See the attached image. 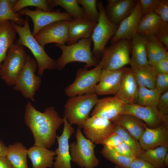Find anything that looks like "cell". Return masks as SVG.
<instances>
[{"instance_id": "19", "label": "cell", "mask_w": 168, "mask_h": 168, "mask_svg": "<svg viewBox=\"0 0 168 168\" xmlns=\"http://www.w3.org/2000/svg\"><path fill=\"white\" fill-rule=\"evenodd\" d=\"M124 102L114 96L99 99L91 114L112 122L121 114Z\"/></svg>"}, {"instance_id": "31", "label": "cell", "mask_w": 168, "mask_h": 168, "mask_svg": "<svg viewBox=\"0 0 168 168\" xmlns=\"http://www.w3.org/2000/svg\"><path fill=\"white\" fill-rule=\"evenodd\" d=\"M17 0H0V22L9 21L16 25L23 26L25 19L15 12L13 7Z\"/></svg>"}, {"instance_id": "25", "label": "cell", "mask_w": 168, "mask_h": 168, "mask_svg": "<svg viewBox=\"0 0 168 168\" xmlns=\"http://www.w3.org/2000/svg\"><path fill=\"white\" fill-rule=\"evenodd\" d=\"M112 122L124 128L138 141L145 129V123L129 114H120Z\"/></svg>"}, {"instance_id": "11", "label": "cell", "mask_w": 168, "mask_h": 168, "mask_svg": "<svg viewBox=\"0 0 168 168\" xmlns=\"http://www.w3.org/2000/svg\"><path fill=\"white\" fill-rule=\"evenodd\" d=\"M121 114L133 115L144 121L150 128H156L163 124L168 125V115L160 113L156 107L144 106L137 103L125 104Z\"/></svg>"}, {"instance_id": "41", "label": "cell", "mask_w": 168, "mask_h": 168, "mask_svg": "<svg viewBox=\"0 0 168 168\" xmlns=\"http://www.w3.org/2000/svg\"><path fill=\"white\" fill-rule=\"evenodd\" d=\"M154 12L160 17L162 22L168 23V0H160Z\"/></svg>"}, {"instance_id": "13", "label": "cell", "mask_w": 168, "mask_h": 168, "mask_svg": "<svg viewBox=\"0 0 168 168\" xmlns=\"http://www.w3.org/2000/svg\"><path fill=\"white\" fill-rule=\"evenodd\" d=\"M18 13L30 18L33 24L32 33L34 37L40 30L48 25L59 21H70L72 19L67 13L57 10L46 12L38 8L35 10L25 8L20 10Z\"/></svg>"}, {"instance_id": "35", "label": "cell", "mask_w": 168, "mask_h": 168, "mask_svg": "<svg viewBox=\"0 0 168 168\" xmlns=\"http://www.w3.org/2000/svg\"><path fill=\"white\" fill-rule=\"evenodd\" d=\"M100 153L104 157L109 161L120 167L124 168H129L133 161L136 158L124 156L105 145H103Z\"/></svg>"}, {"instance_id": "51", "label": "cell", "mask_w": 168, "mask_h": 168, "mask_svg": "<svg viewBox=\"0 0 168 168\" xmlns=\"http://www.w3.org/2000/svg\"><path fill=\"white\" fill-rule=\"evenodd\" d=\"M124 168L122 167H119V168Z\"/></svg>"}, {"instance_id": "30", "label": "cell", "mask_w": 168, "mask_h": 168, "mask_svg": "<svg viewBox=\"0 0 168 168\" xmlns=\"http://www.w3.org/2000/svg\"><path fill=\"white\" fill-rule=\"evenodd\" d=\"M131 69L139 86L149 89L155 88L157 73L153 67L149 64L137 69Z\"/></svg>"}, {"instance_id": "18", "label": "cell", "mask_w": 168, "mask_h": 168, "mask_svg": "<svg viewBox=\"0 0 168 168\" xmlns=\"http://www.w3.org/2000/svg\"><path fill=\"white\" fill-rule=\"evenodd\" d=\"M142 16L140 4L139 0H138L133 12L119 24L115 33L110 39L111 43L120 39L131 40L136 33Z\"/></svg>"}, {"instance_id": "4", "label": "cell", "mask_w": 168, "mask_h": 168, "mask_svg": "<svg viewBox=\"0 0 168 168\" xmlns=\"http://www.w3.org/2000/svg\"><path fill=\"white\" fill-rule=\"evenodd\" d=\"M96 93L86 94L70 97L65 105L64 115L71 124L83 128L90 112L99 100Z\"/></svg>"}, {"instance_id": "44", "label": "cell", "mask_w": 168, "mask_h": 168, "mask_svg": "<svg viewBox=\"0 0 168 168\" xmlns=\"http://www.w3.org/2000/svg\"><path fill=\"white\" fill-rule=\"evenodd\" d=\"M156 107L160 113L168 115V91L161 94Z\"/></svg>"}, {"instance_id": "5", "label": "cell", "mask_w": 168, "mask_h": 168, "mask_svg": "<svg viewBox=\"0 0 168 168\" xmlns=\"http://www.w3.org/2000/svg\"><path fill=\"white\" fill-rule=\"evenodd\" d=\"M99 16L91 38L93 44L92 51L97 59L102 56L106 45L115 33L119 25L111 22L108 18L102 2L97 1Z\"/></svg>"}, {"instance_id": "2", "label": "cell", "mask_w": 168, "mask_h": 168, "mask_svg": "<svg viewBox=\"0 0 168 168\" xmlns=\"http://www.w3.org/2000/svg\"><path fill=\"white\" fill-rule=\"evenodd\" d=\"M92 42L91 37L82 39L70 45L55 44L62 51V54L56 61V68L63 70L66 65L71 62H78L85 64L84 68L96 66L99 61L93 55L91 47Z\"/></svg>"}, {"instance_id": "26", "label": "cell", "mask_w": 168, "mask_h": 168, "mask_svg": "<svg viewBox=\"0 0 168 168\" xmlns=\"http://www.w3.org/2000/svg\"><path fill=\"white\" fill-rule=\"evenodd\" d=\"M16 33L12 21L0 22V68L9 49L14 44Z\"/></svg>"}, {"instance_id": "37", "label": "cell", "mask_w": 168, "mask_h": 168, "mask_svg": "<svg viewBox=\"0 0 168 168\" xmlns=\"http://www.w3.org/2000/svg\"><path fill=\"white\" fill-rule=\"evenodd\" d=\"M34 6L37 8L46 12L51 11L49 3V0H19L13 7L14 11L17 12L25 7Z\"/></svg>"}, {"instance_id": "36", "label": "cell", "mask_w": 168, "mask_h": 168, "mask_svg": "<svg viewBox=\"0 0 168 168\" xmlns=\"http://www.w3.org/2000/svg\"><path fill=\"white\" fill-rule=\"evenodd\" d=\"M114 132L121 137L123 142L133 150L138 157L142 152L139 141L126 130L118 125L114 124Z\"/></svg>"}, {"instance_id": "50", "label": "cell", "mask_w": 168, "mask_h": 168, "mask_svg": "<svg viewBox=\"0 0 168 168\" xmlns=\"http://www.w3.org/2000/svg\"><path fill=\"white\" fill-rule=\"evenodd\" d=\"M164 165L165 168H167L168 167V153L165 155L164 160Z\"/></svg>"}, {"instance_id": "49", "label": "cell", "mask_w": 168, "mask_h": 168, "mask_svg": "<svg viewBox=\"0 0 168 168\" xmlns=\"http://www.w3.org/2000/svg\"><path fill=\"white\" fill-rule=\"evenodd\" d=\"M7 147L0 139V156H6Z\"/></svg>"}, {"instance_id": "46", "label": "cell", "mask_w": 168, "mask_h": 168, "mask_svg": "<svg viewBox=\"0 0 168 168\" xmlns=\"http://www.w3.org/2000/svg\"><path fill=\"white\" fill-rule=\"evenodd\" d=\"M123 142V140L120 136L114 133L106 140L103 145L113 147L117 146Z\"/></svg>"}, {"instance_id": "17", "label": "cell", "mask_w": 168, "mask_h": 168, "mask_svg": "<svg viewBox=\"0 0 168 168\" xmlns=\"http://www.w3.org/2000/svg\"><path fill=\"white\" fill-rule=\"evenodd\" d=\"M126 67L115 70H102L99 83L96 88L99 95H113L118 91Z\"/></svg>"}, {"instance_id": "28", "label": "cell", "mask_w": 168, "mask_h": 168, "mask_svg": "<svg viewBox=\"0 0 168 168\" xmlns=\"http://www.w3.org/2000/svg\"><path fill=\"white\" fill-rule=\"evenodd\" d=\"M27 150L22 143L17 142L7 147L6 157L14 168H28Z\"/></svg>"}, {"instance_id": "48", "label": "cell", "mask_w": 168, "mask_h": 168, "mask_svg": "<svg viewBox=\"0 0 168 168\" xmlns=\"http://www.w3.org/2000/svg\"><path fill=\"white\" fill-rule=\"evenodd\" d=\"M0 168H14L6 156H0Z\"/></svg>"}, {"instance_id": "24", "label": "cell", "mask_w": 168, "mask_h": 168, "mask_svg": "<svg viewBox=\"0 0 168 168\" xmlns=\"http://www.w3.org/2000/svg\"><path fill=\"white\" fill-rule=\"evenodd\" d=\"M55 152L45 147L34 145L28 149L27 156L32 168H51L53 166Z\"/></svg>"}, {"instance_id": "32", "label": "cell", "mask_w": 168, "mask_h": 168, "mask_svg": "<svg viewBox=\"0 0 168 168\" xmlns=\"http://www.w3.org/2000/svg\"><path fill=\"white\" fill-rule=\"evenodd\" d=\"M168 150V147L160 146L143 151L138 158L148 162L157 168H165L164 160Z\"/></svg>"}, {"instance_id": "10", "label": "cell", "mask_w": 168, "mask_h": 168, "mask_svg": "<svg viewBox=\"0 0 168 168\" xmlns=\"http://www.w3.org/2000/svg\"><path fill=\"white\" fill-rule=\"evenodd\" d=\"M27 55L23 46L16 43L9 49L0 68V76L9 86L14 85L16 78L23 67Z\"/></svg>"}, {"instance_id": "40", "label": "cell", "mask_w": 168, "mask_h": 168, "mask_svg": "<svg viewBox=\"0 0 168 168\" xmlns=\"http://www.w3.org/2000/svg\"><path fill=\"white\" fill-rule=\"evenodd\" d=\"M155 88L161 94L168 91V74H157Z\"/></svg>"}, {"instance_id": "22", "label": "cell", "mask_w": 168, "mask_h": 168, "mask_svg": "<svg viewBox=\"0 0 168 168\" xmlns=\"http://www.w3.org/2000/svg\"><path fill=\"white\" fill-rule=\"evenodd\" d=\"M139 86L131 68L126 67L119 89L114 96L125 104L137 103Z\"/></svg>"}, {"instance_id": "39", "label": "cell", "mask_w": 168, "mask_h": 168, "mask_svg": "<svg viewBox=\"0 0 168 168\" xmlns=\"http://www.w3.org/2000/svg\"><path fill=\"white\" fill-rule=\"evenodd\" d=\"M154 37L168 49V23L161 21L160 27Z\"/></svg>"}, {"instance_id": "38", "label": "cell", "mask_w": 168, "mask_h": 168, "mask_svg": "<svg viewBox=\"0 0 168 168\" xmlns=\"http://www.w3.org/2000/svg\"><path fill=\"white\" fill-rule=\"evenodd\" d=\"M79 4L82 6L85 16L90 21L97 22L99 13L97 8V0H77Z\"/></svg>"}, {"instance_id": "45", "label": "cell", "mask_w": 168, "mask_h": 168, "mask_svg": "<svg viewBox=\"0 0 168 168\" xmlns=\"http://www.w3.org/2000/svg\"><path fill=\"white\" fill-rule=\"evenodd\" d=\"M153 67L157 74H168V57L157 62Z\"/></svg>"}, {"instance_id": "34", "label": "cell", "mask_w": 168, "mask_h": 168, "mask_svg": "<svg viewBox=\"0 0 168 168\" xmlns=\"http://www.w3.org/2000/svg\"><path fill=\"white\" fill-rule=\"evenodd\" d=\"M160 95L155 88L139 86L137 104L144 106L156 107Z\"/></svg>"}, {"instance_id": "20", "label": "cell", "mask_w": 168, "mask_h": 168, "mask_svg": "<svg viewBox=\"0 0 168 168\" xmlns=\"http://www.w3.org/2000/svg\"><path fill=\"white\" fill-rule=\"evenodd\" d=\"M97 22L92 21L85 16L72 19L68 25V45L74 44L80 38L86 39L91 37Z\"/></svg>"}, {"instance_id": "21", "label": "cell", "mask_w": 168, "mask_h": 168, "mask_svg": "<svg viewBox=\"0 0 168 168\" xmlns=\"http://www.w3.org/2000/svg\"><path fill=\"white\" fill-rule=\"evenodd\" d=\"M138 0H107L106 14L112 22L119 25L134 9Z\"/></svg>"}, {"instance_id": "1", "label": "cell", "mask_w": 168, "mask_h": 168, "mask_svg": "<svg viewBox=\"0 0 168 168\" xmlns=\"http://www.w3.org/2000/svg\"><path fill=\"white\" fill-rule=\"evenodd\" d=\"M24 118L33 134L34 145L51 148L56 139L57 130L64 123L63 118L58 115L54 107H47L41 112L29 101L26 106Z\"/></svg>"}, {"instance_id": "8", "label": "cell", "mask_w": 168, "mask_h": 168, "mask_svg": "<svg viewBox=\"0 0 168 168\" xmlns=\"http://www.w3.org/2000/svg\"><path fill=\"white\" fill-rule=\"evenodd\" d=\"M38 65L36 61L27 55L25 64L17 76L13 88L23 96L35 101V92L41 84L40 77L35 74Z\"/></svg>"}, {"instance_id": "23", "label": "cell", "mask_w": 168, "mask_h": 168, "mask_svg": "<svg viewBox=\"0 0 168 168\" xmlns=\"http://www.w3.org/2000/svg\"><path fill=\"white\" fill-rule=\"evenodd\" d=\"M131 68L135 69L149 65L146 49V37L136 33L131 39Z\"/></svg>"}, {"instance_id": "12", "label": "cell", "mask_w": 168, "mask_h": 168, "mask_svg": "<svg viewBox=\"0 0 168 168\" xmlns=\"http://www.w3.org/2000/svg\"><path fill=\"white\" fill-rule=\"evenodd\" d=\"M114 124L111 121L100 117H89L83 128L85 137L97 144L103 145L106 140L114 133Z\"/></svg>"}, {"instance_id": "33", "label": "cell", "mask_w": 168, "mask_h": 168, "mask_svg": "<svg viewBox=\"0 0 168 168\" xmlns=\"http://www.w3.org/2000/svg\"><path fill=\"white\" fill-rule=\"evenodd\" d=\"M51 10L58 6L63 8L72 19L82 17L85 16L83 8L80 7L77 0H49Z\"/></svg>"}, {"instance_id": "9", "label": "cell", "mask_w": 168, "mask_h": 168, "mask_svg": "<svg viewBox=\"0 0 168 168\" xmlns=\"http://www.w3.org/2000/svg\"><path fill=\"white\" fill-rule=\"evenodd\" d=\"M102 68L98 64L93 69L88 70L79 68L77 71L74 81L65 90V94L71 97L86 94L96 93V88L100 78Z\"/></svg>"}, {"instance_id": "14", "label": "cell", "mask_w": 168, "mask_h": 168, "mask_svg": "<svg viewBox=\"0 0 168 168\" xmlns=\"http://www.w3.org/2000/svg\"><path fill=\"white\" fill-rule=\"evenodd\" d=\"M69 21H61L52 23L40 30L34 37L42 46L49 43L65 44L68 38Z\"/></svg>"}, {"instance_id": "47", "label": "cell", "mask_w": 168, "mask_h": 168, "mask_svg": "<svg viewBox=\"0 0 168 168\" xmlns=\"http://www.w3.org/2000/svg\"><path fill=\"white\" fill-rule=\"evenodd\" d=\"M129 168H157L148 162L137 157L134 159Z\"/></svg>"}, {"instance_id": "16", "label": "cell", "mask_w": 168, "mask_h": 168, "mask_svg": "<svg viewBox=\"0 0 168 168\" xmlns=\"http://www.w3.org/2000/svg\"><path fill=\"white\" fill-rule=\"evenodd\" d=\"M145 129L138 140L143 151L164 146L168 147V125L163 124L150 128L145 124Z\"/></svg>"}, {"instance_id": "3", "label": "cell", "mask_w": 168, "mask_h": 168, "mask_svg": "<svg viewBox=\"0 0 168 168\" xmlns=\"http://www.w3.org/2000/svg\"><path fill=\"white\" fill-rule=\"evenodd\" d=\"M25 21L22 26L12 22L19 38L16 43L28 48L35 57L38 65L37 72L40 76L45 69L52 70L56 68V61L46 53L44 47L36 40L30 30L28 19L25 17Z\"/></svg>"}, {"instance_id": "15", "label": "cell", "mask_w": 168, "mask_h": 168, "mask_svg": "<svg viewBox=\"0 0 168 168\" xmlns=\"http://www.w3.org/2000/svg\"><path fill=\"white\" fill-rule=\"evenodd\" d=\"M64 127L62 134L57 135L58 147L54 151L56 157L54 162V168H72L69 141L75 129L64 116Z\"/></svg>"}, {"instance_id": "29", "label": "cell", "mask_w": 168, "mask_h": 168, "mask_svg": "<svg viewBox=\"0 0 168 168\" xmlns=\"http://www.w3.org/2000/svg\"><path fill=\"white\" fill-rule=\"evenodd\" d=\"M161 23L160 17L154 12L142 16L139 22L136 33L145 36H154Z\"/></svg>"}, {"instance_id": "27", "label": "cell", "mask_w": 168, "mask_h": 168, "mask_svg": "<svg viewBox=\"0 0 168 168\" xmlns=\"http://www.w3.org/2000/svg\"><path fill=\"white\" fill-rule=\"evenodd\" d=\"M146 37V53L149 64L153 67L157 62L168 57L167 49L154 36Z\"/></svg>"}, {"instance_id": "43", "label": "cell", "mask_w": 168, "mask_h": 168, "mask_svg": "<svg viewBox=\"0 0 168 168\" xmlns=\"http://www.w3.org/2000/svg\"><path fill=\"white\" fill-rule=\"evenodd\" d=\"M110 148L124 156L130 158L138 157L133 150L124 142L117 146Z\"/></svg>"}, {"instance_id": "6", "label": "cell", "mask_w": 168, "mask_h": 168, "mask_svg": "<svg viewBox=\"0 0 168 168\" xmlns=\"http://www.w3.org/2000/svg\"><path fill=\"white\" fill-rule=\"evenodd\" d=\"M131 50L130 40L120 39L105 48L99 63L102 70H115L129 64Z\"/></svg>"}, {"instance_id": "7", "label": "cell", "mask_w": 168, "mask_h": 168, "mask_svg": "<svg viewBox=\"0 0 168 168\" xmlns=\"http://www.w3.org/2000/svg\"><path fill=\"white\" fill-rule=\"evenodd\" d=\"M76 142L70 145L71 161L81 168H95L100 161L95 154V144L83 134L78 127L76 134Z\"/></svg>"}, {"instance_id": "42", "label": "cell", "mask_w": 168, "mask_h": 168, "mask_svg": "<svg viewBox=\"0 0 168 168\" xmlns=\"http://www.w3.org/2000/svg\"><path fill=\"white\" fill-rule=\"evenodd\" d=\"M142 16L149 12H154L160 0H139Z\"/></svg>"}]
</instances>
